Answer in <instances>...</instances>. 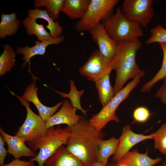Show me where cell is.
I'll return each instance as SVG.
<instances>
[{
	"mask_svg": "<svg viewBox=\"0 0 166 166\" xmlns=\"http://www.w3.org/2000/svg\"><path fill=\"white\" fill-rule=\"evenodd\" d=\"M6 142L2 137L0 136V164H4L5 158L7 155L8 150L5 147Z\"/></svg>",
	"mask_w": 166,
	"mask_h": 166,
	"instance_id": "obj_33",
	"label": "cell"
},
{
	"mask_svg": "<svg viewBox=\"0 0 166 166\" xmlns=\"http://www.w3.org/2000/svg\"><path fill=\"white\" fill-rule=\"evenodd\" d=\"M118 144V139L114 136L106 140H100L98 144L97 161L107 165L109 158L115 153Z\"/></svg>",
	"mask_w": 166,
	"mask_h": 166,
	"instance_id": "obj_23",
	"label": "cell"
},
{
	"mask_svg": "<svg viewBox=\"0 0 166 166\" xmlns=\"http://www.w3.org/2000/svg\"><path fill=\"white\" fill-rule=\"evenodd\" d=\"M4 51L0 57V76L10 71L15 65V54L13 48L9 45H3Z\"/></svg>",
	"mask_w": 166,
	"mask_h": 166,
	"instance_id": "obj_25",
	"label": "cell"
},
{
	"mask_svg": "<svg viewBox=\"0 0 166 166\" xmlns=\"http://www.w3.org/2000/svg\"><path fill=\"white\" fill-rule=\"evenodd\" d=\"M109 166H129V165L123 163L120 161L115 162V163H113L109 165Z\"/></svg>",
	"mask_w": 166,
	"mask_h": 166,
	"instance_id": "obj_34",
	"label": "cell"
},
{
	"mask_svg": "<svg viewBox=\"0 0 166 166\" xmlns=\"http://www.w3.org/2000/svg\"><path fill=\"white\" fill-rule=\"evenodd\" d=\"M22 22L27 34L30 36L35 35L38 41L44 42L53 38L45 29L43 24L37 23L36 20L28 16Z\"/></svg>",
	"mask_w": 166,
	"mask_h": 166,
	"instance_id": "obj_22",
	"label": "cell"
},
{
	"mask_svg": "<svg viewBox=\"0 0 166 166\" xmlns=\"http://www.w3.org/2000/svg\"><path fill=\"white\" fill-rule=\"evenodd\" d=\"M102 23L108 35L117 42L133 41L144 35L140 25L128 20L119 7L109 19Z\"/></svg>",
	"mask_w": 166,
	"mask_h": 166,
	"instance_id": "obj_4",
	"label": "cell"
},
{
	"mask_svg": "<svg viewBox=\"0 0 166 166\" xmlns=\"http://www.w3.org/2000/svg\"><path fill=\"white\" fill-rule=\"evenodd\" d=\"M153 133L155 148L166 155V122Z\"/></svg>",
	"mask_w": 166,
	"mask_h": 166,
	"instance_id": "obj_28",
	"label": "cell"
},
{
	"mask_svg": "<svg viewBox=\"0 0 166 166\" xmlns=\"http://www.w3.org/2000/svg\"><path fill=\"white\" fill-rule=\"evenodd\" d=\"M141 77L139 76L133 79L101 110L88 121L89 123L98 131L102 129L109 121L118 122L120 121L116 114V111L120 104L128 97L130 93L137 86Z\"/></svg>",
	"mask_w": 166,
	"mask_h": 166,
	"instance_id": "obj_6",
	"label": "cell"
},
{
	"mask_svg": "<svg viewBox=\"0 0 166 166\" xmlns=\"http://www.w3.org/2000/svg\"><path fill=\"white\" fill-rule=\"evenodd\" d=\"M71 128L65 144L67 150L84 166H91L97 161L99 142L103 139L105 132L97 130L83 115L80 116L79 121Z\"/></svg>",
	"mask_w": 166,
	"mask_h": 166,
	"instance_id": "obj_1",
	"label": "cell"
},
{
	"mask_svg": "<svg viewBox=\"0 0 166 166\" xmlns=\"http://www.w3.org/2000/svg\"><path fill=\"white\" fill-rule=\"evenodd\" d=\"M71 131V127L62 128L60 126H54L47 129L45 135L34 141L26 143L28 147L35 151L39 149V152L30 160L36 161L38 166H45L47 160L61 146L66 144Z\"/></svg>",
	"mask_w": 166,
	"mask_h": 166,
	"instance_id": "obj_3",
	"label": "cell"
},
{
	"mask_svg": "<svg viewBox=\"0 0 166 166\" xmlns=\"http://www.w3.org/2000/svg\"><path fill=\"white\" fill-rule=\"evenodd\" d=\"M150 37L146 40L147 44L155 42L166 43V29L158 24L150 30Z\"/></svg>",
	"mask_w": 166,
	"mask_h": 166,
	"instance_id": "obj_29",
	"label": "cell"
},
{
	"mask_svg": "<svg viewBox=\"0 0 166 166\" xmlns=\"http://www.w3.org/2000/svg\"><path fill=\"white\" fill-rule=\"evenodd\" d=\"M65 1V0H35L34 7L35 9L45 8L48 15L55 21L59 17Z\"/></svg>",
	"mask_w": 166,
	"mask_h": 166,
	"instance_id": "obj_24",
	"label": "cell"
},
{
	"mask_svg": "<svg viewBox=\"0 0 166 166\" xmlns=\"http://www.w3.org/2000/svg\"><path fill=\"white\" fill-rule=\"evenodd\" d=\"M70 90L68 93L61 92L57 90H54L57 93L63 98H68L70 101L72 106L77 110H81L85 117L87 115V110L83 109L81 104V98L84 93L83 89L78 90L75 85L73 80L69 81Z\"/></svg>",
	"mask_w": 166,
	"mask_h": 166,
	"instance_id": "obj_26",
	"label": "cell"
},
{
	"mask_svg": "<svg viewBox=\"0 0 166 166\" xmlns=\"http://www.w3.org/2000/svg\"><path fill=\"white\" fill-rule=\"evenodd\" d=\"M152 0H124L121 10L129 21L147 28L155 14Z\"/></svg>",
	"mask_w": 166,
	"mask_h": 166,
	"instance_id": "obj_8",
	"label": "cell"
},
{
	"mask_svg": "<svg viewBox=\"0 0 166 166\" xmlns=\"http://www.w3.org/2000/svg\"><path fill=\"white\" fill-rule=\"evenodd\" d=\"M16 13H2L0 23V38L14 35L18 32L21 25L20 21L17 19Z\"/></svg>",
	"mask_w": 166,
	"mask_h": 166,
	"instance_id": "obj_20",
	"label": "cell"
},
{
	"mask_svg": "<svg viewBox=\"0 0 166 166\" xmlns=\"http://www.w3.org/2000/svg\"><path fill=\"white\" fill-rule=\"evenodd\" d=\"M28 16L36 20L41 18L46 20L48 24L45 27L49 31V34L53 38L61 36L63 29L57 21H54L49 16L46 10L39 9H30L27 10Z\"/></svg>",
	"mask_w": 166,
	"mask_h": 166,
	"instance_id": "obj_19",
	"label": "cell"
},
{
	"mask_svg": "<svg viewBox=\"0 0 166 166\" xmlns=\"http://www.w3.org/2000/svg\"><path fill=\"white\" fill-rule=\"evenodd\" d=\"M148 149L145 153H140L135 149L129 152L118 161L129 166H153L162 160L160 157L151 158L148 156Z\"/></svg>",
	"mask_w": 166,
	"mask_h": 166,
	"instance_id": "obj_17",
	"label": "cell"
},
{
	"mask_svg": "<svg viewBox=\"0 0 166 166\" xmlns=\"http://www.w3.org/2000/svg\"><path fill=\"white\" fill-rule=\"evenodd\" d=\"M0 134L7 144L8 152L14 158L19 159L23 156L33 158L37 155L35 151L26 146L22 139L8 134L1 127Z\"/></svg>",
	"mask_w": 166,
	"mask_h": 166,
	"instance_id": "obj_15",
	"label": "cell"
},
{
	"mask_svg": "<svg viewBox=\"0 0 166 166\" xmlns=\"http://www.w3.org/2000/svg\"><path fill=\"white\" fill-rule=\"evenodd\" d=\"M45 166H84L76 156L68 152L63 145L45 161Z\"/></svg>",
	"mask_w": 166,
	"mask_h": 166,
	"instance_id": "obj_16",
	"label": "cell"
},
{
	"mask_svg": "<svg viewBox=\"0 0 166 166\" xmlns=\"http://www.w3.org/2000/svg\"><path fill=\"white\" fill-rule=\"evenodd\" d=\"M119 0H91L83 17L75 26L78 32L89 31L91 29L109 19L113 14Z\"/></svg>",
	"mask_w": 166,
	"mask_h": 166,
	"instance_id": "obj_5",
	"label": "cell"
},
{
	"mask_svg": "<svg viewBox=\"0 0 166 166\" xmlns=\"http://www.w3.org/2000/svg\"><path fill=\"white\" fill-rule=\"evenodd\" d=\"M65 39L64 36H61L56 38L44 42H41L35 40L34 42L35 45L33 46L30 47L26 45L24 47L19 46L16 50V53L21 54L24 56L22 59L24 63L21 65L22 67H25L26 65L28 64V72L31 74V62L30 60L34 56L36 55H44L46 52L47 47L49 45H57L63 42Z\"/></svg>",
	"mask_w": 166,
	"mask_h": 166,
	"instance_id": "obj_14",
	"label": "cell"
},
{
	"mask_svg": "<svg viewBox=\"0 0 166 166\" xmlns=\"http://www.w3.org/2000/svg\"><path fill=\"white\" fill-rule=\"evenodd\" d=\"M151 114L149 110L146 107H138L134 110L133 113L134 122H146L149 119Z\"/></svg>",
	"mask_w": 166,
	"mask_h": 166,
	"instance_id": "obj_30",
	"label": "cell"
},
{
	"mask_svg": "<svg viewBox=\"0 0 166 166\" xmlns=\"http://www.w3.org/2000/svg\"><path fill=\"white\" fill-rule=\"evenodd\" d=\"M89 32L98 46L100 52L105 57L112 60L116 52L118 42L113 40L108 35L103 23L92 29Z\"/></svg>",
	"mask_w": 166,
	"mask_h": 166,
	"instance_id": "obj_11",
	"label": "cell"
},
{
	"mask_svg": "<svg viewBox=\"0 0 166 166\" xmlns=\"http://www.w3.org/2000/svg\"><path fill=\"white\" fill-rule=\"evenodd\" d=\"M16 97L26 110V116L22 124L19 127L15 135L22 139L26 142L34 141L45 135L47 133L45 121L41 117L34 113L29 105L30 102L10 91Z\"/></svg>",
	"mask_w": 166,
	"mask_h": 166,
	"instance_id": "obj_7",
	"label": "cell"
},
{
	"mask_svg": "<svg viewBox=\"0 0 166 166\" xmlns=\"http://www.w3.org/2000/svg\"><path fill=\"white\" fill-rule=\"evenodd\" d=\"M161 166H166V160L163 162Z\"/></svg>",
	"mask_w": 166,
	"mask_h": 166,
	"instance_id": "obj_36",
	"label": "cell"
},
{
	"mask_svg": "<svg viewBox=\"0 0 166 166\" xmlns=\"http://www.w3.org/2000/svg\"><path fill=\"white\" fill-rule=\"evenodd\" d=\"M164 84L156 93L155 96L166 105V77L163 79Z\"/></svg>",
	"mask_w": 166,
	"mask_h": 166,
	"instance_id": "obj_32",
	"label": "cell"
},
{
	"mask_svg": "<svg viewBox=\"0 0 166 166\" xmlns=\"http://www.w3.org/2000/svg\"><path fill=\"white\" fill-rule=\"evenodd\" d=\"M111 71L108 72L103 77L95 82L99 101L102 107L108 104L115 96L113 87L111 86L110 81Z\"/></svg>",
	"mask_w": 166,
	"mask_h": 166,
	"instance_id": "obj_21",
	"label": "cell"
},
{
	"mask_svg": "<svg viewBox=\"0 0 166 166\" xmlns=\"http://www.w3.org/2000/svg\"><path fill=\"white\" fill-rule=\"evenodd\" d=\"M76 109L68 100H65L60 110L50 117L45 121L47 129L62 124L71 127L79 120L80 116L76 113Z\"/></svg>",
	"mask_w": 166,
	"mask_h": 166,
	"instance_id": "obj_12",
	"label": "cell"
},
{
	"mask_svg": "<svg viewBox=\"0 0 166 166\" xmlns=\"http://www.w3.org/2000/svg\"><path fill=\"white\" fill-rule=\"evenodd\" d=\"M1 166H35V164L34 162L30 160L25 161L21 160L19 159L15 158L10 163Z\"/></svg>",
	"mask_w": 166,
	"mask_h": 166,
	"instance_id": "obj_31",
	"label": "cell"
},
{
	"mask_svg": "<svg viewBox=\"0 0 166 166\" xmlns=\"http://www.w3.org/2000/svg\"><path fill=\"white\" fill-rule=\"evenodd\" d=\"M163 53V60L160 69L154 77L150 81L144 83L143 85L141 92H149L159 81L166 77V43H160Z\"/></svg>",
	"mask_w": 166,
	"mask_h": 166,
	"instance_id": "obj_27",
	"label": "cell"
},
{
	"mask_svg": "<svg viewBox=\"0 0 166 166\" xmlns=\"http://www.w3.org/2000/svg\"><path fill=\"white\" fill-rule=\"evenodd\" d=\"M154 135H145L135 133L131 129L130 125L124 126L122 133L119 139V144L117 151L113 155L112 160L117 162L127 154L131 148L139 142L146 140L153 139Z\"/></svg>",
	"mask_w": 166,
	"mask_h": 166,
	"instance_id": "obj_10",
	"label": "cell"
},
{
	"mask_svg": "<svg viewBox=\"0 0 166 166\" xmlns=\"http://www.w3.org/2000/svg\"><path fill=\"white\" fill-rule=\"evenodd\" d=\"M33 82L26 88L22 98L29 102H32L37 108L39 115L45 121L53 115L58 108L62 105L63 102H58L55 105L51 107H47L40 101L37 95V89L36 81L38 78L31 74Z\"/></svg>",
	"mask_w": 166,
	"mask_h": 166,
	"instance_id": "obj_13",
	"label": "cell"
},
{
	"mask_svg": "<svg viewBox=\"0 0 166 166\" xmlns=\"http://www.w3.org/2000/svg\"><path fill=\"white\" fill-rule=\"evenodd\" d=\"M141 47L138 39L132 42H118L116 52L111 63L113 70L116 73L113 87L115 95L123 88L128 80L144 75L145 72L140 69L136 60V53Z\"/></svg>",
	"mask_w": 166,
	"mask_h": 166,
	"instance_id": "obj_2",
	"label": "cell"
},
{
	"mask_svg": "<svg viewBox=\"0 0 166 166\" xmlns=\"http://www.w3.org/2000/svg\"><path fill=\"white\" fill-rule=\"evenodd\" d=\"M112 60L105 57L99 50H94L87 61L79 69L81 75L89 81L96 82L113 69Z\"/></svg>",
	"mask_w": 166,
	"mask_h": 166,
	"instance_id": "obj_9",
	"label": "cell"
},
{
	"mask_svg": "<svg viewBox=\"0 0 166 166\" xmlns=\"http://www.w3.org/2000/svg\"><path fill=\"white\" fill-rule=\"evenodd\" d=\"M91 0H65L61 12L70 18H81L87 11Z\"/></svg>",
	"mask_w": 166,
	"mask_h": 166,
	"instance_id": "obj_18",
	"label": "cell"
},
{
	"mask_svg": "<svg viewBox=\"0 0 166 166\" xmlns=\"http://www.w3.org/2000/svg\"><path fill=\"white\" fill-rule=\"evenodd\" d=\"M91 166H107V165L101 162L97 161Z\"/></svg>",
	"mask_w": 166,
	"mask_h": 166,
	"instance_id": "obj_35",
	"label": "cell"
}]
</instances>
